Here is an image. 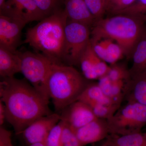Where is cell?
<instances>
[{
	"instance_id": "1",
	"label": "cell",
	"mask_w": 146,
	"mask_h": 146,
	"mask_svg": "<svg viewBox=\"0 0 146 146\" xmlns=\"http://www.w3.org/2000/svg\"><path fill=\"white\" fill-rule=\"evenodd\" d=\"M0 98L5 105L7 121L17 135L35 120L53 113L49 107V101L25 78L2 79Z\"/></svg>"
},
{
	"instance_id": "2",
	"label": "cell",
	"mask_w": 146,
	"mask_h": 146,
	"mask_svg": "<svg viewBox=\"0 0 146 146\" xmlns=\"http://www.w3.org/2000/svg\"><path fill=\"white\" fill-rule=\"evenodd\" d=\"M68 17L64 9L42 19L27 31L24 42L58 64L62 63Z\"/></svg>"
},
{
	"instance_id": "3",
	"label": "cell",
	"mask_w": 146,
	"mask_h": 146,
	"mask_svg": "<svg viewBox=\"0 0 146 146\" xmlns=\"http://www.w3.org/2000/svg\"><path fill=\"white\" fill-rule=\"evenodd\" d=\"M146 18L116 14L96 21L91 31V41L109 39L119 45L124 55L132 56L134 49L145 31Z\"/></svg>"
},
{
	"instance_id": "4",
	"label": "cell",
	"mask_w": 146,
	"mask_h": 146,
	"mask_svg": "<svg viewBox=\"0 0 146 146\" xmlns=\"http://www.w3.org/2000/svg\"><path fill=\"white\" fill-rule=\"evenodd\" d=\"M74 66L54 63L47 80V87L56 112L78 100L90 83Z\"/></svg>"
},
{
	"instance_id": "5",
	"label": "cell",
	"mask_w": 146,
	"mask_h": 146,
	"mask_svg": "<svg viewBox=\"0 0 146 146\" xmlns=\"http://www.w3.org/2000/svg\"><path fill=\"white\" fill-rule=\"evenodd\" d=\"M19 54L21 59V72L25 78L45 98L50 101L47 80L55 63L45 56L35 52H19Z\"/></svg>"
},
{
	"instance_id": "6",
	"label": "cell",
	"mask_w": 146,
	"mask_h": 146,
	"mask_svg": "<svg viewBox=\"0 0 146 146\" xmlns=\"http://www.w3.org/2000/svg\"><path fill=\"white\" fill-rule=\"evenodd\" d=\"M107 121L110 134L123 136L141 132L146 125V106L127 102Z\"/></svg>"
},
{
	"instance_id": "7",
	"label": "cell",
	"mask_w": 146,
	"mask_h": 146,
	"mask_svg": "<svg viewBox=\"0 0 146 146\" xmlns=\"http://www.w3.org/2000/svg\"><path fill=\"white\" fill-rule=\"evenodd\" d=\"M91 37L89 26L68 19L65 28L62 63L78 66L82 56L91 42Z\"/></svg>"
},
{
	"instance_id": "8",
	"label": "cell",
	"mask_w": 146,
	"mask_h": 146,
	"mask_svg": "<svg viewBox=\"0 0 146 146\" xmlns=\"http://www.w3.org/2000/svg\"><path fill=\"white\" fill-rule=\"evenodd\" d=\"M0 14L16 18L26 24L40 21L46 17L34 0H7L0 8Z\"/></svg>"
},
{
	"instance_id": "9",
	"label": "cell",
	"mask_w": 146,
	"mask_h": 146,
	"mask_svg": "<svg viewBox=\"0 0 146 146\" xmlns=\"http://www.w3.org/2000/svg\"><path fill=\"white\" fill-rule=\"evenodd\" d=\"M26 25L21 20L0 14V47L17 51L22 30Z\"/></svg>"
},
{
	"instance_id": "10",
	"label": "cell",
	"mask_w": 146,
	"mask_h": 146,
	"mask_svg": "<svg viewBox=\"0 0 146 146\" xmlns=\"http://www.w3.org/2000/svg\"><path fill=\"white\" fill-rule=\"evenodd\" d=\"M59 114L60 120L74 131L98 118L89 106L80 100L65 107Z\"/></svg>"
},
{
	"instance_id": "11",
	"label": "cell",
	"mask_w": 146,
	"mask_h": 146,
	"mask_svg": "<svg viewBox=\"0 0 146 146\" xmlns=\"http://www.w3.org/2000/svg\"><path fill=\"white\" fill-rule=\"evenodd\" d=\"M60 120V114L53 112L35 120L26 128L21 134L29 145L36 143L45 144L50 131Z\"/></svg>"
},
{
	"instance_id": "12",
	"label": "cell",
	"mask_w": 146,
	"mask_h": 146,
	"mask_svg": "<svg viewBox=\"0 0 146 146\" xmlns=\"http://www.w3.org/2000/svg\"><path fill=\"white\" fill-rule=\"evenodd\" d=\"M78 66L82 75L89 80H99L106 75L110 68L94 52L91 42L82 56Z\"/></svg>"
},
{
	"instance_id": "13",
	"label": "cell",
	"mask_w": 146,
	"mask_h": 146,
	"mask_svg": "<svg viewBox=\"0 0 146 146\" xmlns=\"http://www.w3.org/2000/svg\"><path fill=\"white\" fill-rule=\"evenodd\" d=\"M81 146L99 142L110 135L107 120L97 118L75 131Z\"/></svg>"
},
{
	"instance_id": "14",
	"label": "cell",
	"mask_w": 146,
	"mask_h": 146,
	"mask_svg": "<svg viewBox=\"0 0 146 146\" xmlns=\"http://www.w3.org/2000/svg\"><path fill=\"white\" fill-rule=\"evenodd\" d=\"M124 100L146 106V70L131 76L126 82Z\"/></svg>"
},
{
	"instance_id": "15",
	"label": "cell",
	"mask_w": 146,
	"mask_h": 146,
	"mask_svg": "<svg viewBox=\"0 0 146 146\" xmlns=\"http://www.w3.org/2000/svg\"><path fill=\"white\" fill-rule=\"evenodd\" d=\"M68 19L88 26L94 25L96 20L91 15L85 0H63Z\"/></svg>"
},
{
	"instance_id": "16",
	"label": "cell",
	"mask_w": 146,
	"mask_h": 146,
	"mask_svg": "<svg viewBox=\"0 0 146 146\" xmlns=\"http://www.w3.org/2000/svg\"><path fill=\"white\" fill-rule=\"evenodd\" d=\"M21 72L19 51L12 52L0 47V76L2 79L14 77Z\"/></svg>"
},
{
	"instance_id": "17",
	"label": "cell",
	"mask_w": 146,
	"mask_h": 146,
	"mask_svg": "<svg viewBox=\"0 0 146 146\" xmlns=\"http://www.w3.org/2000/svg\"><path fill=\"white\" fill-rule=\"evenodd\" d=\"M98 82L105 95L116 103L121 104L127 81H112L107 75L100 78Z\"/></svg>"
},
{
	"instance_id": "18",
	"label": "cell",
	"mask_w": 146,
	"mask_h": 146,
	"mask_svg": "<svg viewBox=\"0 0 146 146\" xmlns=\"http://www.w3.org/2000/svg\"><path fill=\"white\" fill-rule=\"evenodd\" d=\"M78 100L83 102L91 108L100 104H121L112 101L105 95L98 83L93 82L89 84Z\"/></svg>"
},
{
	"instance_id": "19",
	"label": "cell",
	"mask_w": 146,
	"mask_h": 146,
	"mask_svg": "<svg viewBox=\"0 0 146 146\" xmlns=\"http://www.w3.org/2000/svg\"><path fill=\"white\" fill-rule=\"evenodd\" d=\"M133 65L129 70L131 77L146 70V29L132 55Z\"/></svg>"
},
{
	"instance_id": "20",
	"label": "cell",
	"mask_w": 146,
	"mask_h": 146,
	"mask_svg": "<svg viewBox=\"0 0 146 146\" xmlns=\"http://www.w3.org/2000/svg\"><path fill=\"white\" fill-rule=\"evenodd\" d=\"M107 139L110 146H146V132L123 136L110 134Z\"/></svg>"
},
{
	"instance_id": "21",
	"label": "cell",
	"mask_w": 146,
	"mask_h": 146,
	"mask_svg": "<svg viewBox=\"0 0 146 146\" xmlns=\"http://www.w3.org/2000/svg\"><path fill=\"white\" fill-rule=\"evenodd\" d=\"M106 48L107 60L106 63L111 65L116 64L124 55L121 47L116 42L109 39H102Z\"/></svg>"
},
{
	"instance_id": "22",
	"label": "cell",
	"mask_w": 146,
	"mask_h": 146,
	"mask_svg": "<svg viewBox=\"0 0 146 146\" xmlns=\"http://www.w3.org/2000/svg\"><path fill=\"white\" fill-rule=\"evenodd\" d=\"M91 15L96 21L103 18L107 11L108 4L102 0H85Z\"/></svg>"
},
{
	"instance_id": "23",
	"label": "cell",
	"mask_w": 146,
	"mask_h": 146,
	"mask_svg": "<svg viewBox=\"0 0 146 146\" xmlns=\"http://www.w3.org/2000/svg\"><path fill=\"white\" fill-rule=\"evenodd\" d=\"M121 104H100L92 108L96 117L100 119L108 120L115 114Z\"/></svg>"
},
{
	"instance_id": "24",
	"label": "cell",
	"mask_w": 146,
	"mask_h": 146,
	"mask_svg": "<svg viewBox=\"0 0 146 146\" xmlns=\"http://www.w3.org/2000/svg\"><path fill=\"white\" fill-rule=\"evenodd\" d=\"M107 76L112 81H127L131 78L129 70L123 65L116 64L111 65Z\"/></svg>"
},
{
	"instance_id": "25",
	"label": "cell",
	"mask_w": 146,
	"mask_h": 146,
	"mask_svg": "<svg viewBox=\"0 0 146 146\" xmlns=\"http://www.w3.org/2000/svg\"><path fill=\"white\" fill-rule=\"evenodd\" d=\"M65 123L60 120L50 131L45 141L47 146H60Z\"/></svg>"
},
{
	"instance_id": "26",
	"label": "cell",
	"mask_w": 146,
	"mask_h": 146,
	"mask_svg": "<svg viewBox=\"0 0 146 146\" xmlns=\"http://www.w3.org/2000/svg\"><path fill=\"white\" fill-rule=\"evenodd\" d=\"M36 5L46 17L60 9L63 0H34Z\"/></svg>"
},
{
	"instance_id": "27",
	"label": "cell",
	"mask_w": 146,
	"mask_h": 146,
	"mask_svg": "<svg viewBox=\"0 0 146 146\" xmlns=\"http://www.w3.org/2000/svg\"><path fill=\"white\" fill-rule=\"evenodd\" d=\"M125 14L146 18V0H136L129 7L117 14Z\"/></svg>"
},
{
	"instance_id": "28",
	"label": "cell",
	"mask_w": 146,
	"mask_h": 146,
	"mask_svg": "<svg viewBox=\"0 0 146 146\" xmlns=\"http://www.w3.org/2000/svg\"><path fill=\"white\" fill-rule=\"evenodd\" d=\"M64 123L60 146H81L75 131Z\"/></svg>"
},
{
	"instance_id": "29",
	"label": "cell",
	"mask_w": 146,
	"mask_h": 146,
	"mask_svg": "<svg viewBox=\"0 0 146 146\" xmlns=\"http://www.w3.org/2000/svg\"><path fill=\"white\" fill-rule=\"evenodd\" d=\"M136 0H109L107 12L116 15L124 10L136 1Z\"/></svg>"
},
{
	"instance_id": "30",
	"label": "cell",
	"mask_w": 146,
	"mask_h": 146,
	"mask_svg": "<svg viewBox=\"0 0 146 146\" xmlns=\"http://www.w3.org/2000/svg\"><path fill=\"white\" fill-rule=\"evenodd\" d=\"M6 121V111L4 104L0 100V125L2 126Z\"/></svg>"
},
{
	"instance_id": "31",
	"label": "cell",
	"mask_w": 146,
	"mask_h": 146,
	"mask_svg": "<svg viewBox=\"0 0 146 146\" xmlns=\"http://www.w3.org/2000/svg\"><path fill=\"white\" fill-rule=\"evenodd\" d=\"M28 146H47L46 144L43 143H36L29 145Z\"/></svg>"
},
{
	"instance_id": "32",
	"label": "cell",
	"mask_w": 146,
	"mask_h": 146,
	"mask_svg": "<svg viewBox=\"0 0 146 146\" xmlns=\"http://www.w3.org/2000/svg\"><path fill=\"white\" fill-rule=\"evenodd\" d=\"M6 1L7 0H0V8H1L3 6Z\"/></svg>"
},
{
	"instance_id": "33",
	"label": "cell",
	"mask_w": 146,
	"mask_h": 146,
	"mask_svg": "<svg viewBox=\"0 0 146 146\" xmlns=\"http://www.w3.org/2000/svg\"><path fill=\"white\" fill-rule=\"evenodd\" d=\"M100 146H110V145L109 142L108 141V140H106V141L105 142H104L103 144H102V145H100Z\"/></svg>"
},
{
	"instance_id": "34",
	"label": "cell",
	"mask_w": 146,
	"mask_h": 146,
	"mask_svg": "<svg viewBox=\"0 0 146 146\" xmlns=\"http://www.w3.org/2000/svg\"><path fill=\"white\" fill-rule=\"evenodd\" d=\"M6 146H13V144H12V141H11V142H10L9 143L7 144V145Z\"/></svg>"
},
{
	"instance_id": "35",
	"label": "cell",
	"mask_w": 146,
	"mask_h": 146,
	"mask_svg": "<svg viewBox=\"0 0 146 146\" xmlns=\"http://www.w3.org/2000/svg\"><path fill=\"white\" fill-rule=\"evenodd\" d=\"M102 1H103L107 3L108 5V1H109V0H102Z\"/></svg>"
}]
</instances>
